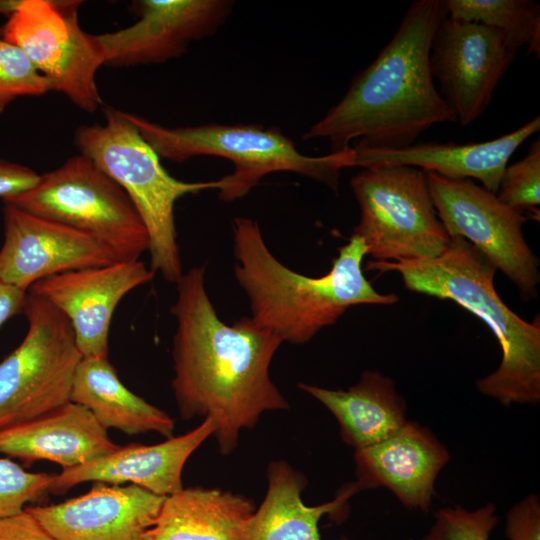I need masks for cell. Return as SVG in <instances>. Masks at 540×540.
<instances>
[{"label":"cell","instance_id":"obj_27","mask_svg":"<svg viewBox=\"0 0 540 540\" xmlns=\"http://www.w3.org/2000/svg\"><path fill=\"white\" fill-rule=\"evenodd\" d=\"M496 510L492 502L475 510L461 505L440 508L429 531L417 540H488L499 521Z\"/></svg>","mask_w":540,"mask_h":540},{"label":"cell","instance_id":"obj_32","mask_svg":"<svg viewBox=\"0 0 540 540\" xmlns=\"http://www.w3.org/2000/svg\"><path fill=\"white\" fill-rule=\"evenodd\" d=\"M39 174L22 164L0 159V198L2 200L31 188Z\"/></svg>","mask_w":540,"mask_h":540},{"label":"cell","instance_id":"obj_2","mask_svg":"<svg viewBox=\"0 0 540 540\" xmlns=\"http://www.w3.org/2000/svg\"><path fill=\"white\" fill-rule=\"evenodd\" d=\"M446 16L443 0L413 1L391 40L303 139H326L331 152L397 150L435 124L456 122L429 61L433 35Z\"/></svg>","mask_w":540,"mask_h":540},{"label":"cell","instance_id":"obj_24","mask_svg":"<svg viewBox=\"0 0 540 540\" xmlns=\"http://www.w3.org/2000/svg\"><path fill=\"white\" fill-rule=\"evenodd\" d=\"M266 495L252 515L247 540H321L318 523L322 516L340 510L354 494L353 483L326 503L307 506L301 493L306 477L284 461H272L267 469ZM341 540H351L343 536Z\"/></svg>","mask_w":540,"mask_h":540},{"label":"cell","instance_id":"obj_20","mask_svg":"<svg viewBox=\"0 0 540 540\" xmlns=\"http://www.w3.org/2000/svg\"><path fill=\"white\" fill-rule=\"evenodd\" d=\"M119 447L86 407L71 401L0 431V454L26 462L48 460L62 466V470L98 459Z\"/></svg>","mask_w":540,"mask_h":540},{"label":"cell","instance_id":"obj_6","mask_svg":"<svg viewBox=\"0 0 540 540\" xmlns=\"http://www.w3.org/2000/svg\"><path fill=\"white\" fill-rule=\"evenodd\" d=\"M105 123L82 125L74 141L128 195L148 233L150 269L176 284L183 275L174 218L175 203L187 194L218 189L219 180L184 182L172 177L127 113L106 108Z\"/></svg>","mask_w":540,"mask_h":540},{"label":"cell","instance_id":"obj_26","mask_svg":"<svg viewBox=\"0 0 540 540\" xmlns=\"http://www.w3.org/2000/svg\"><path fill=\"white\" fill-rule=\"evenodd\" d=\"M499 201L524 214L531 212L539 220L540 204V140H534L526 155L503 171L496 192Z\"/></svg>","mask_w":540,"mask_h":540},{"label":"cell","instance_id":"obj_4","mask_svg":"<svg viewBox=\"0 0 540 540\" xmlns=\"http://www.w3.org/2000/svg\"><path fill=\"white\" fill-rule=\"evenodd\" d=\"M367 270L397 272L405 287L451 300L481 319L497 339L498 368L477 380L478 391L503 406L540 401V323H530L510 309L494 287L497 269L470 242L450 238L438 257L405 262L369 261Z\"/></svg>","mask_w":540,"mask_h":540},{"label":"cell","instance_id":"obj_14","mask_svg":"<svg viewBox=\"0 0 540 540\" xmlns=\"http://www.w3.org/2000/svg\"><path fill=\"white\" fill-rule=\"evenodd\" d=\"M4 203L0 279L28 291L46 277L121 261L99 239Z\"/></svg>","mask_w":540,"mask_h":540},{"label":"cell","instance_id":"obj_16","mask_svg":"<svg viewBox=\"0 0 540 540\" xmlns=\"http://www.w3.org/2000/svg\"><path fill=\"white\" fill-rule=\"evenodd\" d=\"M450 460L447 447L428 427L407 423L390 438L355 450L357 491L385 488L408 510L428 513L435 483Z\"/></svg>","mask_w":540,"mask_h":540},{"label":"cell","instance_id":"obj_7","mask_svg":"<svg viewBox=\"0 0 540 540\" xmlns=\"http://www.w3.org/2000/svg\"><path fill=\"white\" fill-rule=\"evenodd\" d=\"M3 202L89 234L121 261L139 260L149 249L146 227L126 192L83 154Z\"/></svg>","mask_w":540,"mask_h":540},{"label":"cell","instance_id":"obj_21","mask_svg":"<svg viewBox=\"0 0 540 540\" xmlns=\"http://www.w3.org/2000/svg\"><path fill=\"white\" fill-rule=\"evenodd\" d=\"M336 419L340 437L354 450L378 444L396 434L408 421L404 398L395 381L378 370H365L346 390L299 383Z\"/></svg>","mask_w":540,"mask_h":540},{"label":"cell","instance_id":"obj_1","mask_svg":"<svg viewBox=\"0 0 540 540\" xmlns=\"http://www.w3.org/2000/svg\"><path fill=\"white\" fill-rule=\"evenodd\" d=\"M176 285L174 397L184 420H212L220 453L228 455L240 432L252 429L263 413L289 408L270 378L283 342L250 316L223 322L207 293L203 266L183 273Z\"/></svg>","mask_w":540,"mask_h":540},{"label":"cell","instance_id":"obj_19","mask_svg":"<svg viewBox=\"0 0 540 540\" xmlns=\"http://www.w3.org/2000/svg\"><path fill=\"white\" fill-rule=\"evenodd\" d=\"M539 129L537 116L514 131L485 142H427L397 150L354 149V167L411 166L450 179H476L496 194L510 157Z\"/></svg>","mask_w":540,"mask_h":540},{"label":"cell","instance_id":"obj_10","mask_svg":"<svg viewBox=\"0 0 540 540\" xmlns=\"http://www.w3.org/2000/svg\"><path fill=\"white\" fill-rule=\"evenodd\" d=\"M80 3L21 0L1 28V38L25 53L52 91L94 112L102 103L95 77L104 62L95 35L79 25Z\"/></svg>","mask_w":540,"mask_h":540},{"label":"cell","instance_id":"obj_23","mask_svg":"<svg viewBox=\"0 0 540 540\" xmlns=\"http://www.w3.org/2000/svg\"><path fill=\"white\" fill-rule=\"evenodd\" d=\"M70 401L86 407L106 430L128 435L156 432L173 437L174 419L130 391L108 358L82 357L76 369Z\"/></svg>","mask_w":540,"mask_h":540},{"label":"cell","instance_id":"obj_17","mask_svg":"<svg viewBox=\"0 0 540 540\" xmlns=\"http://www.w3.org/2000/svg\"><path fill=\"white\" fill-rule=\"evenodd\" d=\"M164 499L132 484L96 482L80 496L27 508L58 540H140Z\"/></svg>","mask_w":540,"mask_h":540},{"label":"cell","instance_id":"obj_33","mask_svg":"<svg viewBox=\"0 0 540 540\" xmlns=\"http://www.w3.org/2000/svg\"><path fill=\"white\" fill-rule=\"evenodd\" d=\"M27 291L0 279V326L8 319L24 312Z\"/></svg>","mask_w":540,"mask_h":540},{"label":"cell","instance_id":"obj_22","mask_svg":"<svg viewBox=\"0 0 540 540\" xmlns=\"http://www.w3.org/2000/svg\"><path fill=\"white\" fill-rule=\"evenodd\" d=\"M254 505L243 495L182 488L166 496L140 540H247Z\"/></svg>","mask_w":540,"mask_h":540},{"label":"cell","instance_id":"obj_12","mask_svg":"<svg viewBox=\"0 0 540 540\" xmlns=\"http://www.w3.org/2000/svg\"><path fill=\"white\" fill-rule=\"evenodd\" d=\"M517 49L505 35L481 23L444 17L430 47V68L437 90L467 126L488 107Z\"/></svg>","mask_w":540,"mask_h":540},{"label":"cell","instance_id":"obj_18","mask_svg":"<svg viewBox=\"0 0 540 540\" xmlns=\"http://www.w3.org/2000/svg\"><path fill=\"white\" fill-rule=\"evenodd\" d=\"M215 432L210 418L193 430L154 445L130 444L53 475L48 491L60 494L84 482L130 483L166 497L183 488L182 471L191 454Z\"/></svg>","mask_w":540,"mask_h":540},{"label":"cell","instance_id":"obj_13","mask_svg":"<svg viewBox=\"0 0 540 540\" xmlns=\"http://www.w3.org/2000/svg\"><path fill=\"white\" fill-rule=\"evenodd\" d=\"M233 4L226 0H141L133 3L138 20L126 28L95 35L104 65L162 63L186 52L189 44L211 36Z\"/></svg>","mask_w":540,"mask_h":540},{"label":"cell","instance_id":"obj_8","mask_svg":"<svg viewBox=\"0 0 540 540\" xmlns=\"http://www.w3.org/2000/svg\"><path fill=\"white\" fill-rule=\"evenodd\" d=\"M350 185L360 209L352 235L363 240L374 261L431 259L447 249L450 237L436 214L423 170L366 168Z\"/></svg>","mask_w":540,"mask_h":540},{"label":"cell","instance_id":"obj_3","mask_svg":"<svg viewBox=\"0 0 540 540\" xmlns=\"http://www.w3.org/2000/svg\"><path fill=\"white\" fill-rule=\"evenodd\" d=\"M232 229L235 278L249 300L250 317L283 343L310 341L351 306L392 305L399 300L393 293L377 292L365 278L367 248L357 236L351 235L339 249L327 274L310 277L271 253L255 220L237 217Z\"/></svg>","mask_w":540,"mask_h":540},{"label":"cell","instance_id":"obj_34","mask_svg":"<svg viewBox=\"0 0 540 540\" xmlns=\"http://www.w3.org/2000/svg\"><path fill=\"white\" fill-rule=\"evenodd\" d=\"M21 0H0V14L8 17L17 9Z\"/></svg>","mask_w":540,"mask_h":540},{"label":"cell","instance_id":"obj_25","mask_svg":"<svg viewBox=\"0 0 540 540\" xmlns=\"http://www.w3.org/2000/svg\"><path fill=\"white\" fill-rule=\"evenodd\" d=\"M447 16L501 31L518 50L540 54V5L531 0H444Z\"/></svg>","mask_w":540,"mask_h":540},{"label":"cell","instance_id":"obj_29","mask_svg":"<svg viewBox=\"0 0 540 540\" xmlns=\"http://www.w3.org/2000/svg\"><path fill=\"white\" fill-rule=\"evenodd\" d=\"M53 475L29 472L7 458H0V519L25 509L28 502L48 491Z\"/></svg>","mask_w":540,"mask_h":540},{"label":"cell","instance_id":"obj_28","mask_svg":"<svg viewBox=\"0 0 540 540\" xmlns=\"http://www.w3.org/2000/svg\"><path fill=\"white\" fill-rule=\"evenodd\" d=\"M52 91L49 81L17 46L0 38V113L17 98Z\"/></svg>","mask_w":540,"mask_h":540},{"label":"cell","instance_id":"obj_31","mask_svg":"<svg viewBox=\"0 0 540 540\" xmlns=\"http://www.w3.org/2000/svg\"><path fill=\"white\" fill-rule=\"evenodd\" d=\"M0 540H58L50 534L26 507L0 519Z\"/></svg>","mask_w":540,"mask_h":540},{"label":"cell","instance_id":"obj_15","mask_svg":"<svg viewBox=\"0 0 540 540\" xmlns=\"http://www.w3.org/2000/svg\"><path fill=\"white\" fill-rule=\"evenodd\" d=\"M154 274L140 259L118 261L49 276L28 291L65 315L82 357L108 358L109 329L117 305Z\"/></svg>","mask_w":540,"mask_h":540},{"label":"cell","instance_id":"obj_30","mask_svg":"<svg viewBox=\"0 0 540 540\" xmlns=\"http://www.w3.org/2000/svg\"><path fill=\"white\" fill-rule=\"evenodd\" d=\"M508 540H540V497L527 494L506 513Z\"/></svg>","mask_w":540,"mask_h":540},{"label":"cell","instance_id":"obj_9","mask_svg":"<svg viewBox=\"0 0 540 540\" xmlns=\"http://www.w3.org/2000/svg\"><path fill=\"white\" fill-rule=\"evenodd\" d=\"M28 329L20 345L0 362V431L70 402L82 355L65 315L27 291Z\"/></svg>","mask_w":540,"mask_h":540},{"label":"cell","instance_id":"obj_11","mask_svg":"<svg viewBox=\"0 0 540 540\" xmlns=\"http://www.w3.org/2000/svg\"><path fill=\"white\" fill-rule=\"evenodd\" d=\"M425 173L433 206L448 236L475 246L510 279L524 300L536 298L539 259L522 232L527 216L470 179Z\"/></svg>","mask_w":540,"mask_h":540},{"label":"cell","instance_id":"obj_5","mask_svg":"<svg viewBox=\"0 0 540 540\" xmlns=\"http://www.w3.org/2000/svg\"><path fill=\"white\" fill-rule=\"evenodd\" d=\"M160 158L184 162L195 156H215L234 165L219 179L218 196L231 202L247 195L267 174L293 172L338 190L341 170L354 167L351 147L324 156H307L277 128L255 124H204L168 128L127 113Z\"/></svg>","mask_w":540,"mask_h":540}]
</instances>
